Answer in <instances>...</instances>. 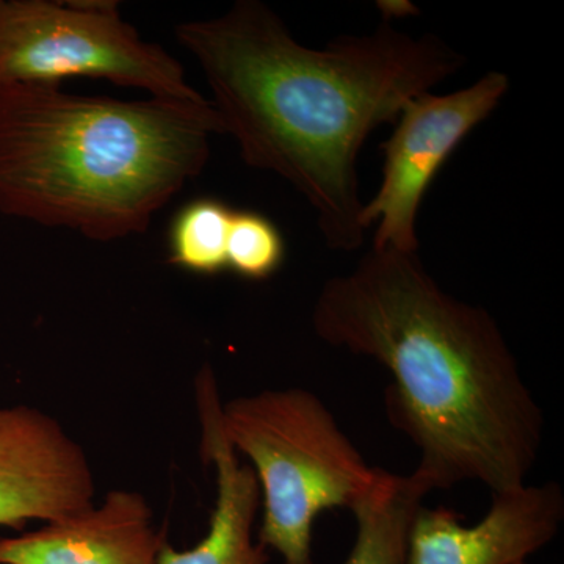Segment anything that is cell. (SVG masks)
Returning <instances> with one entry per match:
<instances>
[{"mask_svg": "<svg viewBox=\"0 0 564 564\" xmlns=\"http://www.w3.org/2000/svg\"><path fill=\"white\" fill-rule=\"evenodd\" d=\"M196 402L203 459L214 464L217 473V500L209 532L188 551H176L165 541L155 564H267V549L252 538L261 488L250 464L239 462L223 433L220 393L209 366H204L196 378Z\"/></svg>", "mask_w": 564, "mask_h": 564, "instance_id": "10", "label": "cell"}, {"mask_svg": "<svg viewBox=\"0 0 564 564\" xmlns=\"http://www.w3.org/2000/svg\"><path fill=\"white\" fill-rule=\"evenodd\" d=\"M90 462L61 423L31 406H0V527L63 521L95 507Z\"/></svg>", "mask_w": 564, "mask_h": 564, "instance_id": "7", "label": "cell"}, {"mask_svg": "<svg viewBox=\"0 0 564 564\" xmlns=\"http://www.w3.org/2000/svg\"><path fill=\"white\" fill-rule=\"evenodd\" d=\"M225 133L209 99L118 101L0 88V210L98 242L143 234Z\"/></svg>", "mask_w": 564, "mask_h": 564, "instance_id": "3", "label": "cell"}, {"mask_svg": "<svg viewBox=\"0 0 564 564\" xmlns=\"http://www.w3.org/2000/svg\"><path fill=\"white\" fill-rule=\"evenodd\" d=\"M563 521L564 492L555 481L492 492L488 513L470 527L451 508L422 507L411 527L408 564H525Z\"/></svg>", "mask_w": 564, "mask_h": 564, "instance_id": "8", "label": "cell"}, {"mask_svg": "<svg viewBox=\"0 0 564 564\" xmlns=\"http://www.w3.org/2000/svg\"><path fill=\"white\" fill-rule=\"evenodd\" d=\"M98 77L152 98L202 101L184 68L122 21L117 2L0 0V88Z\"/></svg>", "mask_w": 564, "mask_h": 564, "instance_id": "5", "label": "cell"}, {"mask_svg": "<svg viewBox=\"0 0 564 564\" xmlns=\"http://www.w3.org/2000/svg\"><path fill=\"white\" fill-rule=\"evenodd\" d=\"M285 259L284 237L270 218L234 210L228 239V270L250 281H265Z\"/></svg>", "mask_w": 564, "mask_h": 564, "instance_id": "13", "label": "cell"}, {"mask_svg": "<svg viewBox=\"0 0 564 564\" xmlns=\"http://www.w3.org/2000/svg\"><path fill=\"white\" fill-rule=\"evenodd\" d=\"M174 35L198 62L245 163L302 193L337 251L366 240L358 180L366 140L466 63L436 36H411L386 20L369 35L311 50L258 0L182 22Z\"/></svg>", "mask_w": 564, "mask_h": 564, "instance_id": "1", "label": "cell"}, {"mask_svg": "<svg viewBox=\"0 0 564 564\" xmlns=\"http://www.w3.org/2000/svg\"><path fill=\"white\" fill-rule=\"evenodd\" d=\"M313 325L323 343L392 375L386 413L417 448L413 473L432 491L527 484L543 410L492 315L443 291L419 252L372 248L323 284Z\"/></svg>", "mask_w": 564, "mask_h": 564, "instance_id": "2", "label": "cell"}, {"mask_svg": "<svg viewBox=\"0 0 564 564\" xmlns=\"http://www.w3.org/2000/svg\"><path fill=\"white\" fill-rule=\"evenodd\" d=\"M234 210L215 198L182 206L170 228V262L185 272L218 274L228 270V239Z\"/></svg>", "mask_w": 564, "mask_h": 564, "instance_id": "12", "label": "cell"}, {"mask_svg": "<svg viewBox=\"0 0 564 564\" xmlns=\"http://www.w3.org/2000/svg\"><path fill=\"white\" fill-rule=\"evenodd\" d=\"M432 492L417 475L378 469L372 485L350 508L355 544L344 564H408L411 527Z\"/></svg>", "mask_w": 564, "mask_h": 564, "instance_id": "11", "label": "cell"}, {"mask_svg": "<svg viewBox=\"0 0 564 564\" xmlns=\"http://www.w3.org/2000/svg\"><path fill=\"white\" fill-rule=\"evenodd\" d=\"M510 79L489 70L481 79L448 95L422 93L404 104L392 135L381 144L383 180L364 204L362 228L375 229L372 248L419 252L417 223L423 198L452 152L499 107Z\"/></svg>", "mask_w": 564, "mask_h": 564, "instance_id": "6", "label": "cell"}, {"mask_svg": "<svg viewBox=\"0 0 564 564\" xmlns=\"http://www.w3.org/2000/svg\"><path fill=\"white\" fill-rule=\"evenodd\" d=\"M165 533L140 492L115 489L90 510L0 540V564H155Z\"/></svg>", "mask_w": 564, "mask_h": 564, "instance_id": "9", "label": "cell"}, {"mask_svg": "<svg viewBox=\"0 0 564 564\" xmlns=\"http://www.w3.org/2000/svg\"><path fill=\"white\" fill-rule=\"evenodd\" d=\"M221 429L250 459L263 507L259 544L285 564H314L313 527L332 508H350L372 485L370 467L321 397L272 389L221 404Z\"/></svg>", "mask_w": 564, "mask_h": 564, "instance_id": "4", "label": "cell"}]
</instances>
